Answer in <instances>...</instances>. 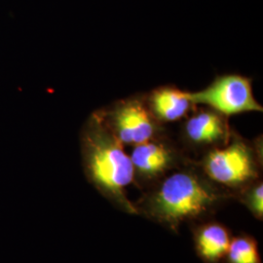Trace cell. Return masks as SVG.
I'll use <instances>...</instances> for the list:
<instances>
[{"label": "cell", "instance_id": "6da1fadb", "mask_svg": "<svg viewBox=\"0 0 263 263\" xmlns=\"http://www.w3.org/2000/svg\"><path fill=\"white\" fill-rule=\"evenodd\" d=\"M226 193L200 168L183 167L160 179L135 205L139 215L178 232L182 223L212 213L227 199Z\"/></svg>", "mask_w": 263, "mask_h": 263}, {"label": "cell", "instance_id": "7a4b0ae2", "mask_svg": "<svg viewBox=\"0 0 263 263\" xmlns=\"http://www.w3.org/2000/svg\"><path fill=\"white\" fill-rule=\"evenodd\" d=\"M79 141L87 180L119 211L139 215L127 195V188L136 183L131 157L96 111L83 124Z\"/></svg>", "mask_w": 263, "mask_h": 263}, {"label": "cell", "instance_id": "3957f363", "mask_svg": "<svg viewBox=\"0 0 263 263\" xmlns=\"http://www.w3.org/2000/svg\"><path fill=\"white\" fill-rule=\"evenodd\" d=\"M261 163L259 141L249 142L232 131L226 144L206 151L199 168L217 186L240 191L259 179Z\"/></svg>", "mask_w": 263, "mask_h": 263}, {"label": "cell", "instance_id": "277c9868", "mask_svg": "<svg viewBox=\"0 0 263 263\" xmlns=\"http://www.w3.org/2000/svg\"><path fill=\"white\" fill-rule=\"evenodd\" d=\"M96 113L124 146L134 147L161 137L162 125L152 116L143 97L123 99Z\"/></svg>", "mask_w": 263, "mask_h": 263}, {"label": "cell", "instance_id": "5b68a950", "mask_svg": "<svg viewBox=\"0 0 263 263\" xmlns=\"http://www.w3.org/2000/svg\"><path fill=\"white\" fill-rule=\"evenodd\" d=\"M195 105L208 108L229 118L245 112H262L263 107L254 98L252 79L238 73L216 76L202 90L187 92Z\"/></svg>", "mask_w": 263, "mask_h": 263}, {"label": "cell", "instance_id": "8992f818", "mask_svg": "<svg viewBox=\"0 0 263 263\" xmlns=\"http://www.w3.org/2000/svg\"><path fill=\"white\" fill-rule=\"evenodd\" d=\"M130 157L136 183L157 182L182 162L178 149L162 136L134 146Z\"/></svg>", "mask_w": 263, "mask_h": 263}, {"label": "cell", "instance_id": "52a82bcc", "mask_svg": "<svg viewBox=\"0 0 263 263\" xmlns=\"http://www.w3.org/2000/svg\"><path fill=\"white\" fill-rule=\"evenodd\" d=\"M232 131L227 117L206 107L188 117L182 136L189 145L207 151L226 144Z\"/></svg>", "mask_w": 263, "mask_h": 263}, {"label": "cell", "instance_id": "ba28073f", "mask_svg": "<svg viewBox=\"0 0 263 263\" xmlns=\"http://www.w3.org/2000/svg\"><path fill=\"white\" fill-rule=\"evenodd\" d=\"M144 103L159 124L178 122L187 117L196 106L188 98L187 91L176 86H161L143 96Z\"/></svg>", "mask_w": 263, "mask_h": 263}, {"label": "cell", "instance_id": "9c48e42d", "mask_svg": "<svg viewBox=\"0 0 263 263\" xmlns=\"http://www.w3.org/2000/svg\"><path fill=\"white\" fill-rule=\"evenodd\" d=\"M231 239L229 229L216 221L202 223L193 230L196 254L206 263H219L226 259Z\"/></svg>", "mask_w": 263, "mask_h": 263}, {"label": "cell", "instance_id": "30bf717a", "mask_svg": "<svg viewBox=\"0 0 263 263\" xmlns=\"http://www.w3.org/2000/svg\"><path fill=\"white\" fill-rule=\"evenodd\" d=\"M226 258L227 263H262L257 241L248 234L231 239Z\"/></svg>", "mask_w": 263, "mask_h": 263}, {"label": "cell", "instance_id": "8fae6325", "mask_svg": "<svg viewBox=\"0 0 263 263\" xmlns=\"http://www.w3.org/2000/svg\"><path fill=\"white\" fill-rule=\"evenodd\" d=\"M240 192V200L257 219L263 218V183L256 180L243 188Z\"/></svg>", "mask_w": 263, "mask_h": 263}]
</instances>
